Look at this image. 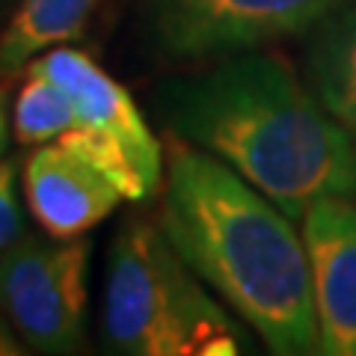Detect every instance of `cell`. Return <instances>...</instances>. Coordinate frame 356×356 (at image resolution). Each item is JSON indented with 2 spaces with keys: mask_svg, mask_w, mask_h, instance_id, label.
<instances>
[{
  "mask_svg": "<svg viewBox=\"0 0 356 356\" xmlns=\"http://www.w3.org/2000/svg\"><path fill=\"white\" fill-rule=\"evenodd\" d=\"M74 128V104L63 89L36 72H27V81L15 98V137L24 146L54 143L60 134Z\"/></svg>",
  "mask_w": 356,
  "mask_h": 356,
  "instance_id": "obj_11",
  "label": "cell"
},
{
  "mask_svg": "<svg viewBox=\"0 0 356 356\" xmlns=\"http://www.w3.org/2000/svg\"><path fill=\"white\" fill-rule=\"evenodd\" d=\"M102 336L125 356H235L243 336L161 226L128 220L107 264Z\"/></svg>",
  "mask_w": 356,
  "mask_h": 356,
  "instance_id": "obj_3",
  "label": "cell"
},
{
  "mask_svg": "<svg viewBox=\"0 0 356 356\" xmlns=\"http://www.w3.org/2000/svg\"><path fill=\"white\" fill-rule=\"evenodd\" d=\"M89 243L24 235L0 259V312L39 353H74L86 324Z\"/></svg>",
  "mask_w": 356,
  "mask_h": 356,
  "instance_id": "obj_5",
  "label": "cell"
},
{
  "mask_svg": "<svg viewBox=\"0 0 356 356\" xmlns=\"http://www.w3.org/2000/svg\"><path fill=\"white\" fill-rule=\"evenodd\" d=\"M24 235V214L18 199V163L13 158L0 161V259Z\"/></svg>",
  "mask_w": 356,
  "mask_h": 356,
  "instance_id": "obj_12",
  "label": "cell"
},
{
  "mask_svg": "<svg viewBox=\"0 0 356 356\" xmlns=\"http://www.w3.org/2000/svg\"><path fill=\"white\" fill-rule=\"evenodd\" d=\"M6 140H9V98L6 89L0 86V158L6 152Z\"/></svg>",
  "mask_w": 356,
  "mask_h": 356,
  "instance_id": "obj_14",
  "label": "cell"
},
{
  "mask_svg": "<svg viewBox=\"0 0 356 356\" xmlns=\"http://www.w3.org/2000/svg\"><path fill=\"white\" fill-rule=\"evenodd\" d=\"M306 36V83L356 137V0H341Z\"/></svg>",
  "mask_w": 356,
  "mask_h": 356,
  "instance_id": "obj_9",
  "label": "cell"
},
{
  "mask_svg": "<svg viewBox=\"0 0 356 356\" xmlns=\"http://www.w3.org/2000/svg\"><path fill=\"white\" fill-rule=\"evenodd\" d=\"M24 72L48 77L72 98L74 128L60 134L57 143L95 163L131 202L158 193L163 152L125 86L74 48L44 51Z\"/></svg>",
  "mask_w": 356,
  "mask_h": 356,
  "instance_id": "obj_4",
  "label": "cell"
},
{
  "mask_svg": "<svg viewBox=\"0 0 356 356\" xmlns=\"http://www.w3.org/2000/svg\"><path fill=\"white\" fill-rule=\"evenodd\" d=\"M13 0H0V33H3V27H6V21H9V15H13Z\"/></svg>",
  "mask_w": 356,
  "mask_h": 356,
  "instance_id": "obj_15",
  "label": "cell"
},
{
  "mask_svg": "<svg viewBox=\"0 0 356 356\" xmlns=\"http://www.w3.org/2000/svg\"><path fill=\"white\" fill-rule=\"evenodd\" d=\"M154 110L172 137L232 166L291 220L324 196H353V134L261 48L163 81Z\"/></svg>",
  "mask_w": 356,
  "mask_h": 356,
  "instance_id": "obj_1",
  "label": "cell"
},
{
  "mask_svg": "<svg viewBox=\"0 0 356 356\" xmlns=\"http://www.w3.org/2000/svg\"><path fill=\"white\" fill-rule=\"evenodd\" d=\"M24 196L44 235L81 238L119 208V187L63 143H42L24 163Z\"/></svg>",
  "mask_w": 356,
  "mask_h": 356,
  "instance_id": "obj_8",
  "label": "cell"
},
{
  "mask_svg": "<svg viewBox=\"0 0 356 356\" xmlns=\"http://www.w3.org/2000/svg\"><path fill=\"white\" fill-rule=\"evenodd\" d=\"M321 350L356 356V199L324 196L303 214Z\"/></svg>",
  "mask_w": 356,
  "mask_h": 356,
  "instance_id": "obj_7",
  "label": "cell"
},
{
  "mask_svg": "<svg viewBox=\"0 0 356 356\" xmlns=\"http://www.w3.org/2000/svg\"><path fill=\"white\" fill-rule=\"evenodd\" d=\"M341 0H146V24L170 57L202 60L306 33Z\"/></svg>",
  "mask_w": 356,
  "mask_h": 356,
  "instance_id": "obj_6",
  "label": "cell"
},
{
  "mask_svg": "<svg viewBox=\"0 0 356 356\" xmlns=\"http://www.w3.org/2000/svg\"><path fill=\"white\" fill-rule=\"evenodd\" d=\"M18 353H24V348H21V341L15 336V327L0 312V356H18Z\"/></svg>",
  "mask_w": 356,
  "mask_h": 356,
  "instance_id": "obj_13",
  "label": "cell"
},
{
  "mask_svg": "<svg viewBox=\"0 0 356 356\" xmlns=\"http://www.w3.org/2000/svg\"><path fill=\"white\" fill-rule=\"evenodd\" d=\"M95 0H18L0 33V77L24 72L39 54L74 39Z\"/></svg>",
  "mask_w": 356,
  "mask_h": 356,
  "instance_id": "obj_10",
  "label": "cell"
},
{
  "mask_svg": "<svg viewBox=\"0 0 356 356\" xmlns=\"http://www.w3.org/2000/svg\"><path fill=\"white\" fill-rule=\"evenodd\" d=\"M161 229L273 353L321 350L309 255L291 217L232 166L178 137L166 152Z\"/></svg>",
  "mask_w": 356,
  "mask_h": 356,
  "instance_id": "obj_2",
  "label": "cell"
},
{
  "mask_svg": "<svg viewBox=\"0 0 356 356\" xmlns=\"http://www.w3.org/2000/svg\"><path fill=\"white\" fill-rule=\"evenodd\" d=\"M353 196H356V178H353Z\"/></svg>",
  "mask_w": 356,
  "mask_h": 356,
  "instance_id": "obj_16",
  "label": "cell"
}]
</instances>
